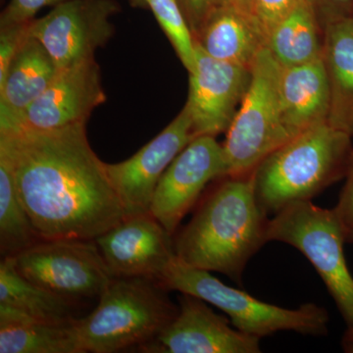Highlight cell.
<instances>
[{"instance_id": "cell-1", "label": "cell", "mask_w": 353, "mask_h": 353, "mask_svg": "<svg viewBox=\"0 0 353 353\" xmlns=\"http://www.w3.org/2000/svg\"><path fill=\"white\" fill-rule=\"evenodd\" d=\"M0 150L41 240H95L126 218L85 124L1 134Z\"/></svg>"}, {"instance_id": "cell-2", "label": "cell", "mask_w": 353, "mask_h": 353, "mask_svg": "<svg viewBox=\"0 0 353 353\" xmlns=\"http://www.w3.org/2000/svg\"><path fill=\"white\" fill-rule=\"evenodd\" d=\"M267 216L257 202L252 173L225 176L179 234L176 257L241 283L248 261L268 241Z\"/></svg>"}, {"instance_id": "cell-3", "label": "cell", "mask_w": 353, "mask_h": 353, "mask_svg": "<svg viewBox=\"0 0 353 353\" xmlns=\"http://www.w3.org/2000/svg\"><path fill=\"white\" fill-rule=\"evenodd\" d=\"M352 153V137L328 123L296 134L253 171L260 208L275 215L294 202L311 201L345 178Z\"/></svg>"}, {"instance_id": "cell-4", "label": "cell", "mask_w": 353, "mask_h": 353, "mask_svg": "<svg viewBox=\"0 0 353 353\" xmlns=\"http://www.w3.org/2000/svg\"><path fill=\"white\" fill-rule=\"evenodd\" d=\"M157 281L113 278L99 305L75 326L83 352L113 353L143 347L163 331L179 307Z\"/></svg>"}, {"instance_id": "cell-5", "label": "cell", "mask_w": 353, "mask_h": 353, "mask_svg": "<svg viewBox=\"0 0 353 353\" xmlns=\"http://www.w3.org/2000/svg\"><path fill=\"white\" fill-rule=\"evenodd\" d=\"M157 282L164 289L192 294L212 304L229 316L234 328L259 339L281 331L311 336L328 334V311L321 306L305 303L299 308L287 309L264 303L176 256Z\"/></svg>"}, {"instance_id": "cell-6", "label": "cell", "mask_w": 353, "mask_h": 353, "mask_svg": "<svg viewBox=\"0 0 353 353\" xmlns=\"http://www.w3.org/2000/svg\"><path fill=\"white\" fill-rule=\"evenodd\" d=\"M347 228L334 209L311 201L294 202L269 220L268 241H282L303 253L319 274L347 327L353 326V277L343 245Z\"/></svg>"}, {"instance_id": "cell-7", "label": "cell", "mask_w": 353, "mask_h": 353, "mask_svg": "<svg viewBox=\"0 0 353 353\" xmlns=\"http://www.w3.org/2000/svg\"><path fill=\"white\" fill-rule=\"evenodd\" d=\"M252 79L223 143L228 176L250 175L290 137L280 99L282 66L267 48L252 64Z\"/></svg>"}, {"instance_id": "cell-8", "label": "cell", "mask_w": 353, "mask_h": 353, "mask_svg": "<svg viewBox=\"0 0 353 353\" xmlns=\"http://www.w3.org/2000/svg\"><path fill=\"white\" fill-rule=\"evenodd\" d=\"M14 260L30 282L70 301L101 296L114 278L94 240H41Z\"/></svg>"}, {"instance_id": "cell-9", "label": "cell", "mask_w": 353, "mask_h": 353, "mask_svg": "<svg viewBox=\"0 0 353 353\" xmlns=\"http://www.w3.org/2000/svg\"><path fill=\"white\" fill-rule=\"evenodd\" d=\"M116 0H69L32 21L30 36L38 39L60 70L94 59L114 34L110 18L119 12Z\"/></svg>"}, {"instance_id": "cell-10", "label": "cell", "mask_w": 353, "mask_h": 353, "mask_svg": "<svg viewBox=\"0 0 353 353\" xmlns=\"http://www.w3.org/2000/svg\"><path fill=\"white\" fill-rule=\"evenodd\" d=\"M227 176L223 145L216 137H196L179 153L160 179L150 214L173 236L208 183Z\"/></svg>"}, {"instance_id": "cell-11", "label": "cell", "mask_w": 353, "mask_h": 353, "mask_svg": "<svg viewBox=\"0 0 353 353\" xmlns=\"http://www.w3.org/2000/svg\"><path fill=\"white\" fill-rule=\"evenodd\" d=\"M194 139L192 117L183 106L175 119L136 154L119 163H105L109 180L124 208L126 218L150 213L160 179Z\"/></svg>"}, {"instance_id": "cell-12", "label": "cell", "mask_w": 353, "mask_h": 353, "mask_svg": "<svg viewBox=\"0 0 353 353\" xmlns=\"http://www.w3.org/2000/svg\"><path fill=\"white\" fill-rule=\"evenodd\" d=\"M252 79V70L215 59L196 43V64L190 72L189 110L194 138L228 131Z\"/></svg>"}, {"instance_id": "cell-13", "label": "cell", "mask_w": 353, "mask_h": 353, "mask_svg": "<svg viewBox=\"0 0 353 353\" xmlns=\"http://www.w3.org/2000/svg\"><path fill=\"white\" fill-rule=\"evenodd\" d=\"M179 311L157 338L139 348L153 353H259L260 339L232 328L206 301L192 294L178 297Z\"/></svg>"}, {"instance_id": "cell-14", "label": "cell", "mask_w": 353, "mask_h": 353, "mask_svg": "<svg viewBox=\"0 0 353 353\" xmlns=\"http://www.w3.org/2000/svg\"><path fill=\"white\" fill-rule=\"evenodd\" d=\"M94 241L114 278L158 281L176 256L172 234L150 213L125 218Z\"/></svg>"}, {"instance_id": "cell-15", "label": "cell", "mask_w": 353, "mask_h": 353, "mask_svg": "<svg viewBox=\"0 0 353 353\" xmlns=\"http://www.w3.org/2000/svg\"><path fill=\"white\" fill-rule=\"evenodd\" d=\"M105 101L99 65L94 59L88 60L59 72L26 110L19 131H50L87 124L92 111Z\"/></svg>"}, {"instance_id": "cell-16", "label": "cell", "mask_w": 353, "mask_h": 353, "mask_svg": "<svg viewBox=\"0 0 353 353\" xmlns=\"http://www.w3.org/2000/svg\"><path fill=\"white\" fill-rule=\"evenodd\" d=\"M60 71L43 44L30 36L0 81V134L19 131L26 110Z\"/></svg>"}, {"instance_id": "cell-17", "label": "cell", "mask_w": 353, "mask_h": 353, "mask_svg": "<svg viewBox=\"0 0 353 353\" xmlns=\"http://www.w3.org/2000/svg\"><path fill=\"white\" fill-rule=\"evenodd\" d=\"M279 88L283 118L292 139L328 123L331 92L323 57L299 66L282 67Z\"/></svg>"}, {"instance_id": "cell-18", "label": "cell", "mask_w": 353, "mask_h": 353, "mask_svg": "<svg viewBox=\"0 0 353 353\" xmlns=\"http://www.w3.org/2000/svg\"><path fill=\"white\" fill-rule=\"evenodd\" d=\"M194 37L197 46L210 57L250 69L267 43L254 16L231 3L213 11Z\"/></svg>"}, {"instance_id": "cell-19", "label": "cell", "mask_w": 353, "mask_h": 353, "mask_svg": "<svg viewBox=\"0 0 353 353\" xmlns=\"http://www.w3.org/2000/svg\"><path fill=\"white\" fill-rule=\"evenodd\" d=\"M323 62L328 77V124L353 139V16L324 29Z\"/></svg>"}, {"instance_id": "cell-20", "label": "cell", "mask_w": 353, "mask_h": 353, "mask_svg": "<svg viewBox=\"0 0 353 353\" xmlns=\"http://www.w3.org/2000/svg\"><path fill=\"white\" fill-rule=\"evenodd\" d=\"M323 37L314 11L299 0L269 32L266 48L281 66H299L322 58Z\"/></svg>"}, {"instance_id": "cell-21", "label": "cell", "mask_w": 353, "mask_h": 353, "mask_svg": "<svg viewBox=\"0 0 353 353\" xmlns=\"http://www.w3.org/2000/svg\"><path fill=\"white\" fill-rule=\"evenodd\" d=\"M0 304L11 306L32 319L48 323L73 321L70 299L30 282L16 268L14 256L0 264Z\"/></svg>"}, {"instance_id": "cell-22", "label": "cell", "mask_w": 353, "mask_h": 353, "mask_svg": "<svg viewBox=\"0 0 353 353\" xmlns=\"http://www.w3.org/2000/svg\"><path fill=\"white\" fill-rule=\"evenodd\" d=\"M0 353H83L75 319L48 323L25 319L0 326Z\"/></svg>"}, {"instance_id": "cell-23", "label": "cell", "mask_w": 353, "mask_h": 353, "mask_svg": "<svg viewBox=\"0 0 353 353\" xmlns=\"http://www.w3.org/2000/svg\"><path fill=\"white\" fill-rule=\"evenodd\" d=\"M41 241L21 201L10 158L0 150V248L3 257L15 256Z\"/></svg>"}, {"instance_id": "cell-24", "label": "cell", "mask_w": 353, "mask_h": 353, "mask_svg": "<svg viewBox=\"0 0 353 353\" xmlns=\"http://www.w3.org/2000/svg\"><path fill=\"white\" fill-rule=\"evenodd\" d=\"M157 18L176 55L188 72L196 64V41L176 0H150L148 7Z\"/></svg>"}, {"instance_id": "cell-25", "label": "cell", "mask_w": 353, "mask_h": 353, "mask_svg": "<svg viewBox=\"0 0 353 353\" xmlns=\"http://www.w3.org/2000/svg\"><path fill=\"white\" fill-rule=\"evenodd\" d=\"M31 23L0 26V81L6 76L16 53L29 38Z\"/></svg>"}, {"instance_id": "cell-26", "label": "cell", "mask_w": 353, "mask_h": 353, "mask_svg": "<svg viewBox=\"0 0 353 353\" xmlns=\"http://www.w3.org/2000/svg\"><path fill=\"white\" fill-rule=\"evenodd\" d=\"M69 0H10L0 16V26L27 23L44 7H55Z\"/></svg>"}, {"instance_id": "cell-27", "label": "cell", "mask_w": 353, "mask_h": 353, "mask_svg": "<svg viewBox=\"0 0 353 353\" xmlns=\"http://www.w3.org/2000/svg\"><path fill=\"white\" fill-rule=\"evenodd\" d=\"M299 0H255L254 17L266 37Z\"/></svg>"}, {"instance_id": "cell-28", "label": "cell", "mask_w": 353, "mask_h": 353, "mask_svg": "<svg viewBox=\"0 0 353 353\" xmlns=\"http://www.w3.org/2000/svg\"><path fill=\"white\" fill-rule=\"evenodd\" d=\"M306 1L314 11L323 32L331 23L353 16V0H306Z\"/></svg>"}, {"instance_id": "cell-29", "label": "cell", "mask_w": 353, "mask_h": 353, "mask_svg": "<svg viewBox=\"0 0 353 353\" xmlns=\"http://www.w3.org/2000/svg\"><path fill=\"white\" fill-rule=\"evenodd\" d=\"M189 23L192 34L199 31L206 18L216 9L230 3L229 0H176Z\"/></svg>"}, {"instance_id": "cell-30", "label": "cell", "mask_w": 353, "mask_h": 353, "mask_svg": "<svg viewBox=\"0 0 353 353\" xmlns=\"http://www.w3.org/2000/svg\"><path fill=\"white\" fill-rule=\"evenodd\" d=\"M345 179V187L341 190L338 204L334 209L347 230H350L353 229V153Z\"/></svg>"}, {"instance_id": "cell-31", "label": "cell", "mask_w": 353, "mask_h": 353, "mask_svg": "<svg viewBox=\"0 0 353 353\" xmlns=\"http://www.w3.org/2000/svg\"><path fill=\"white\" fill-rule=\"evenodd\" d=\"M229 2L243 12L254 16L255 0H229Z\"/></svg>"}, {"instance_id": "cell-32", "label": "cell", "mask_w": 353, "mask_h": 353, "mask_svg": "<svg viewBox=\"0 0 353 353\" xmlns=\"http://www.w3.org/2000/svg\"><path fill=\"white\" fill-rule=\"evenodd\" d=\"M341 345L345 352L353 353V326L347 327V331L343 334Z\"/></svg>"}, {"instance_id": "cell-33", "label": "cell", "mask_w": 353, "mask_h": 353, "mask_svg": "<svg viewBox=\"0 0 353 353\" xmlns=\"http://www.w3.org/2000/svg\"><path fill=\"white\" fill-rule=\"evenodd\" d=\"M131 1L137 6L148 7L150 0H131Z\"/></svg>"}, {"instance_id": "cell-34", "label": "cell", "mask_w": 353, "mask_h": 353, "mask_svg": "<svg viewBox=\"0 0 353 353\" xmlns=\"http://www.w3.org/2000/svg\"><path fill=\"white\" fill-rule=\"evenodd\" d=\"M347 243H353V229L347 230Z\"/></svg>"}]
</instances>
